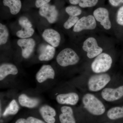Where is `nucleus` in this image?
Wrapping results in <instances>:
<instances>
[{
    "instance_id": "f257e3e1",
    "label": "nucleus",
    "mask_w": 123,
    "mask_h": 123,
    "mask_svg": "<svg viewBox=\"0 0 123 123\" xmlns=\"http://www.w3.org/2000/svg\"><path fill=\"white\" fill-rule=\"evenodd\" d=\"M81 103L84 110L92 116H102L106 112V109L104 104L92 93L84 94L82 97Z\"/></svg>"
},
{
    "instance_id": "f03ea898",
    "label": "nucleus",
    "mask_w": 123,
    "mask_h": 123,
    "mask_svg": "<svg viewBox=\"0 0 123 123\" xmlns=\"http://www.w3.org/2000/svg\"><path fill=\"white\" fill-rule=\"evenodd\" d=\"M112 80V76L107 73L94 74L89 77L86 86L89 92L96 93L106 87Z\"/></svg>"
},
{
    "instance_id": "7ed1b4c3",
    "label": "nucleus",
    "mask_w": 123,
    "mask_h": 123,
    "mask_svg": "<svg viewBox=\"0 0 123 123\" xmlns=\"http://www.w3.org/2000/svg\"><path fill=\"white\" fill-rule=\"evenodd\" d=\"M80 61L79 55L73 49L69 48L62 50L56 57L57 65L62 68L75 66L79 63Z\"/></svg>"
},
{
    "instance_id": "20e7f679",
    "label": "nucleus",
    "mask_w": 123,
    "mask_h": 123,
    "mask_svg": "<svg viewBox=\"0 0 123 123\" xmlns=\"http://www.w3.org/2000/svg\"><path fill=\"white\" fill-rule=\"evenodd\" d=\"M112 63V57L109 54L102 52L94 58L91 68L94 74L106 73L111 68Z\"/></svg>"
},
{
    "instance_id": "39448f33",
    "label": "nucleus",
    "mask_w": 123,
    "mask_h": 123,
    "mask_svg": "<svg viewBox=\"0 0 123 123\" xmlns=\"http://www.w3.org/2000/svg\"><path fill=\"white\" fill-rule=\"evenodd\" d=\"M56 75L55 71L51 65L44 64L36 73V80L38 85L42 86L49 82H53L55 79Z\"/></svg>"
},
{
    "instance_id": "423d86ee",
    "label": "nucleus",
    "mask_w": 123,
    "mask_h": 123,
    "mask_svg": "<svg viewBox=\"0 0 123 123\" xmlns=\"http://www.w3.org/2000/svg\"><path fill=\"white\" fill-rule=\"evenodd\" d=\"M17 99L20 106L29 109L38 108L42 104V99L39 97L29 93H21L18 96Z\"/></svg>"
},
{
    "instance_id": "0eeeda50",
    "label": "nucleus",
    "mask_w": 123,
    "mask_h": 123,
    "mask_svg": "<svg viewBox=\"0 0 123 123\" xmlns=\"http://www.w3.org/2000/svg\"><path fill=\"white\" fill-rule=\"evenodd\" d=\"M80 99L79 94L74 91L61 92L57 94L55 97L57 103L61 105H76Z\"/></svg>"
},
{
    "instance_id": "6e6552de",
    "label": "nucleus",
    "mask_w": 123,
    "mask_h": 123,
    "mask_svg": "<svg viewBox=\"0 0 123 123\" xmlns=\"http://www.w3.org/2000/svg\"><path fill=\"white\" fill-rule=\"evenodd\" d=\"M82 49L89 59L95 58L103 51V48L98 46L97 40L93 37H90L84 41Z\"/></svg>"
},
{
    "instance_id": "1a4fd4ad",
    "label": "nucleus",
    "mask_w": 123,
    "mask_h": 123,
    "mask_svg": "<svg viewBox=\"0 0 123 123\" xmlns=\"http://www.w3.org/2000/svg\"><path fill=\"white\" fill-rule=\"evenodd\" d=\"M101 96L104 101L108 102L117 101L123 97V86L116 88L106 87L101 91Z\"/></svg>"
},
{
    "instance_id": "9d476101",
    "label": "nucleus",
    "mask_w": 123,
    "mask_h": 123,
    "mask_svg": "<svg viewBox=\"0 0 123 123\" xmlns=\"http://www.w3.org/2000/svg\"><path fill=\"white\" fill-rule=\"evenodd\" d=\"M97 25V21L93 15L90 14L79 19L74 26L73 31L75 33H79L85 30H94Z\"/></svg>"
},
{
    "instance_id": "9b49d317",
    "label": "nucleus",
    "mask_w": 123,
    "mask_h": 123,
    "mask_svg": "<svg viewBox=\"0 0 123 123\" xmlns=\"http://www.w3.org/2000/svg\"><path fill=\"white\" fill-rule=\"evenodd\" d=\"M93 15L97 21L99 23L104 29L109 30L111 28V24L110 18V13L107 9L99 7L94 10Z\"/></svg>"
},
{
    "instance_id": "f8f14e48",
    "label": "nucleus",
    "mask_w": 123,
    "mask_h": 123,
    "mask_svg": "<svg viewBox=\"0 0 123 123\" xmlns=\"http://www.w3.org/2000/svg\"><path fill=\"white\" fill-rule=\"evenodd\" d=\"M19 73L18 68L15 65L10 63H4L0 65L1 84L9 78H14Z\"/></svg>"
},
{
    "instance_id": "ddd939ff",
    "label": "nucleus",
    "mask_w": 123,
    "mask_h": 123,
    "mask_svg": "<svg viewBox=\"0 0 123 123\" xmlns=\"http://www.w3.org/2000/svg\"><path fill=\"white\" fill-rule=\"evenodd\" d=\"M39 13L40 16L45 18L50 24L55 23L58 19L59 12L56 7L49 3L40 7Z\"/></svg>"
},
{
    "instance_id": "4468645a",
    "label": "nucleus",
    "mask_w": 123,
    "mask_h": 123,
    "mask_svg": "<svg viewBox=\"0 0 123 123\" xmlns=\"http://www.w3.org/2000/svg\"><path fill=\"white\" fill-rule=\"evenodd\" d=\"M18 45L21 49L23 58L28 59L33 54L36 46L35 40L32 38L19 39L18 40Z\"/></svg>"
},
{
    "instance_id": "2eb2a0df",
    "label": "nucleus",
    "mask_w": 123,
    "mask_h": 123,
    "mask_svg": "<svg viewBox=\"0 0 123 123\" xmlns=\"http://www.w3.org/2000/svg\"><path fill=\"white\" fill-rule=\"evenodd\" d=\"M38 112L42 119L46 123H55L57 112L52 106L47 104H42L39 107Z\"/></svg>"
},
{
    "instance_id": "dca6fc26",
    "label": "nucleus",
    "mask_w": 123,
    "mask_h": 123,
    "mask_svg": "<svg viewBox=\"0 0 123 123\" xmlns=\"http://www.w3.org/2000/svg\"><path fill=\"white\" fill-rule=\"evenodd\" d=\"M59 119L60 123H77L72 106L61 105L60 108Z\"/></svg>"
},
{
    "instance_id": "f3484780",
    "label": "nucleus",
    "mask_w": 123,
    "mask_h": 123,
    "mask_svg": "<svg viewBox=\"0 0 123 123\" xmlns=\"http://www.w3.org/2000/svg\"><path fill=\"white\" fill-rule=\"evenodd\" d=\"M42 36L49 44L54 47H57L59 46L61 36L57 31L49 28L45 29L42 33Z\"/></svg>"
},
{
    "instance_id": "a211bd4d",
    "label": "nucleus",
    "mask_w": 123,
    "mask_h": 123,
    "mask_svg": "<svg viewBox=\"0 0 123 123\" xmlns=\"http://www.w3.org/2000/svg\"><path fill=\"white\" fill-rule=\"evenodd\" d=\"M6 105L4 111L0 115V117L14 115L17 114L20 110V105L17 98H12Z\"/></svg>"
},
{
    "instance_id": "6ab92c4d",
    "label": "nucleus",
    "mask_w": 123,
    "mask_h": 123,
    "mask_svg": "<svg viewBox=\"0 0 123 123\" xmlns=\"http://www.w3.org/2000/svg\"><path fill=\"white\" fill-rule=\"evenodd\" d=\"M56 53L55 48L50 44L45 47L38 56V59L40 61H49L53 59Z\"/></svg>"
},
{
    "instance_id": "aec40b11",
    "label": "nucleus",
    "mask_w": 123,
    "mask_h": 123,
    "mask_svg": "<svg viewBox=\"0 0 123 123\" xmlns=\"http://www.w3.org/2000/svg\"><path fill=\"white\" fill-rule=\"evenodd\" d=\"M3 4L4 6L8 7L12 15L18 14L21 9V0H3Z\"/></svg>"
},
{
    "instance_id": "412c9836",
    "label": "nucleus",
    "mask_w": 123,
    "mask_h": 123,
    "mask_svg": "<svg viewBox=\"0 0 123 123\" xmlns=\"http://www.w3.org/2000/svg\"><path fill=\"white\" fill-rule=\"evenodd\" d=\"M108 118L111 120H115L123 118V106L111 107L106 112Z\"/></svg>"
},
{
    "instance_id": "4be33fe9",
    "label": "nucleus",
    "mask_w": 123,
    "mask_h": 123,
    "mask_svg": "<svg viewBox=\"0 0 123 123\" xmlns=\"http://www.w3.org/2000/svg\"><path fill=\"white\" fill-rule=\"evenodd\" d=\"M99 0H69V3L73 5H78L81 8H92L96 6Z\"/></svg>"
},
{
    "instance_id": "5701e85b",
    "label": "nucleus",
    "mask_w": 123,
    "mask_h": 123,
    "mask_svg": "<svg viewBox=\"0 0 123 123\" xmlns=\"http://www.w3.org/2000/svg\"><path fill=\"white\" fill-rule=\"evenodd\" d=\"M9 36L8 29L5 24L0 23V45H4L7 43Z\"/></svg>"
},
{
    "instance_id": "b1692460",
    "label": "nucleus",
    "mask_w": 123,
    "mask_h": 123,
    "mask_svg": "<svg viewBox=\"0 0 123 123\" xmlns=\"http://www.w3.org/2000/svg\"><path fill=\"white\" fill-rule=\"evenodd\" d=\"M35 30L33 27L22 28L21 30L17 31L16 35L20 39L31 38L34 33Z\"/></svg>"
},
{
    "instance_id": "393cba45",
    "label": "nucleus",
    "mask_w": 123,
    "mask_h": 123,
    "mask_svg": "<svg viewBox=\"0 0 123 123\" xmlns=\"http://www.w3.org/2000/svg\"><path fill=\"white\" fill-rule=\"evenodd\" d=\"M15 123H46L43 119L36 117L30 116L27 117L18 119Z\"/></svg>"
},
{
    "instance_id": "a878e982",
    "label": "nucleus",
    "mask_w": 123,
    "mask_h": 123,
    "mask_svg": "<svg viewBox=\"0 0 123 123\" xmlns=\"http://www.w3.org/2000/svg\"><path fill=\"white\" fill-rule=\"evenodd\" d=\"M66 13L69 16L78 17L82 13L81 8L76 5L69 6L66 7L65 9Z\"/></svg>"
},
{
    "instance_id": "bb28decb",
    "label": "nucleus",
    "mask_w": 123,
    "mask_h": 123,
    "mask_svg": "<svg viewBox=\"0 0 123 123\" xmlns=\"http://www.w3.org/2000/svg\"><path fill=\"white\" fill-rule=\"evenodd\" d=\"M79 19L78 17L69 16L68 19L64 24V28L66 30H69L71 29L75 25Z\"/></svg>"
},
{
    "instance_id": "cd10ccee",
    "label": "nucleus",
    "mask_w": 123,
    "mask_h": 123,
    "mask_svg": "<svg viewBox=\"0 0 123 123\" xmlns=\"http://www.w3.org/2000/svg\"><path fill=\"white\" fill-rule=\"evenodd\" d=\"M18 24L22 28L32 27V23L28 18L25 17H22L19 18Z\"/></svg>"
},
{
    "instance_id": "c85d7f7f",
    "label": "nucleus",
    "mask_w": 123,
    "mask_h": 123,
    "mask_svg": "<svg viewBox=\"0 0 123 123\" xmlns=\"http://www.w3.org/2000/svg\"><path fill=\"white\" fill-rule=\"evenodd\" d=\"M116 21L119 25L123 26V6L120 7L117 11Z\"/></svg>"
},
{
    "instance_id": "c756f323",
    "label": "nucleus",
    "mask_w": 123,
    "mask_h": 123,
    "mask_svg": "<svg viewBox=\"0 0 123 123\" xmlns=\"http://www.w3.org/2000/svg\"><path fill=\"white\" fill-rule=\"evenodd\" d=\"M51 0H36L35 5L37 8H40L43 6L48 4Z\"/></svg>"
},
{
    "instance_id": "7c9ffc66",
    "label": "nucleus",
    "mask_w": 123,
    "mask_h": 123,
    "mask_svg": "<svg viewBox=\"0 0 123 123\" xmlns=\"http://www.w3.org/2000/svg\"><path fill=\"white\" fill-rule=\"evenodd\" d=\"M108 2L112 7H117L123 4V0H108Z\"/></svg>"
},
{
    "instance_id": "2f4dec72",
    "label": "nucleus",
    "mask_w": 123,
    "mask_h": 123,
    "mask_svg": "<svg viewBox=\"0 0 123 123\" xmlns=\"http://www.w3.org/2000/svg\"></svg>"
}]
</instances>
